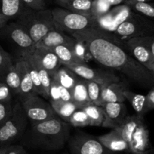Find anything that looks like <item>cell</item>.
I'll return each mask as SVG.
<instances>
[{
	"instance_id": "cell-23",
	"label": "cell",
	"mask_w": 154,
	"mask_h": 154,
	"mask_svg": "<svg viewBox=\"0 0 154 154\" xmlns=\"http://www.w3.org/2000/svg\"><path fill=\"white\" fill-rule=\"evenodd\" d=\"M144 120V117L135 114V115H128L123 122L121 126L118 128H116L122 138L127 142L129 145V142L132 138V134L135 132V129L141 121Z\"/></svg>"
},
{
	"instance_id": "cell-33",
	"label": "cell",
	"mask_w": 154,
	"mask_h": 154,
	"mask_svg": "<svg viewBox=\"0 0 154 154\" xmlns=\"http://www.w3.org/2000/svg\"><path fill=\"white\" fill-rule=\"evenodd\" d=\"M129 6L136 13L154 20V2H136Z\"/></svg>"
},
{
	"instance_id": "cell-46",
	"label": "cell",
	"mask_w": 154,
	"mask_h": 154,
	"mask_svg": "<svg viewBox=\"0 0 154 154\" xmlns=\"http://www.w3.org/2000/svg\"><path fill=\"white\" fill-rule=\"evenodd\" d=\"M111 6L113 5H119L121 4H125L126 0H106Z\"/></svg>"
},
{
	"instance_id": "cell-25",
	"label": "cell",
	"mask_w": 154,
	"mask_h": 154,
	"mask_svg": "<svg viewBox=\"0 0 154 154\" xmlns=\"http://www.w3.org/2000/svg\"><path fill=\"white\" fill-rule=\"evenodd\" d=\"M50 103L59 102H72V91L60 85L58 82L51 80V87L49 91Z\"/></svg>"
},
{
	"instance_id": "cell-12",
	"label": "cell",
	"mask_w": 154,
	"mask_h": 154,
	"mask_svg": "<svg viewBox=\"0 0 154 154\" xmlns=\"http://www.w3.org/2000/svg\"><path fill=\"white\" fill-rule=\"evenodd\" d=\"M101 107L104 112L102 127L111 129L120 127L128 116L127 108L124 102H110L104 104Z\"/></svg>"
},
{
	"instance_id": "cell-49",
	"label": "cell",
	"mask_w": 154,
	"mask_h": 154,
	"mask_svg": "<svg viewBox=\"0 0 154 154\" xmlns=\"http://www.w3.org/2000/svg\"><path fill=\"white\" fill-rule=\"evenodd\" d=\"M147 69H148L149 71H150V73H151V75H153V79H154V62H153V63H151V64H150V66H147Z\"/></svg>"
},
{
	"instance_id": "cell-50",
	"label": "cell",
	"mask_w": 154,
	"mask_h": 154,
	"mask_svg": "<svg viewBox=\"0 0 154 154\" xmlns=\"http://www.w3.org/2000/svg\"><path fill=\"white\" fill-rule=\"evenodd\" d=\"M8 146H3V147H0V154H5L6 151L8 150Z\"/></svg>"
},
{
	"instance_id": "cell-35",
	"label": "cell",
	"mask_w": 154,
	"mask_h": 154,
	"mask_svg": "<svg viewBox=\"0 0 154 154\" xmlns=\"http://www.w3.org/2000/svg\"><path fill=\"white\" fill-rule=\"evenodd\" d=\"M111 5L106 0H93L91 17L93 19L105 14L111 10Z\"/></svg>"
},
{
	"instance_id": "cell-7",
	"label": "cell",
	"mask_w": 154,
	"mask_h": 154,
	"mask_svg": "<svg viewBox=\"0 0 154 154\" xmlns=\"http://www.w3.org/2000/svg\"><path fill=\"white\" fill-rule=\"evenodd\" d=\"M70 154H120L108 150L97 137L84 132H77L68 141Z\"/></svg>"
},
{
	"instance_id": "cell-45",
	"label": "cell",
	"mask_w": 154,
	"mask_h": 154,
	"mask_svg": "<svg viewBox=\"0 0 154 154\" xmlns=\"http://www.w3.org/2000/svg\"><path fill=\"white\" fill-rule=\"evenodd\" d=\"M9 20H10V18L2 14H0V29L2 28H3L8 23Z\"/></svg>"
},
{
	"instance_id": "cell-41",
	"label": "cell",
	"mask_w": 154,
	"mask_h": 154,
	"mask_svg": "<svg viewBox=\"0 0 154 154\" xmlns=\"http://www.w3.org/2000/svg\"><path fill=\"white\" fill-rule=\"evenodd\" d=\"M12 93L9 87L4 83L0 82V102L11 101Z\"/></svg>"
},
{
	"instance_id": "cell-28",
	"label": "cell",
	"mask_w": 154,
	"mask_h": 154,
	"mask_svg": "<svg viewBox=\"0 0 154 154\" xmlns=\"http://www.w3.org/2000/svg\"><path fill=\"white\" fill-rule=\"evenodd\" d=\"M110 11H111V16H112L113 33L119 25L129 19L134 13V11L129 5L125 4L116 5V7H114L113 9H111Z\"/></svg>"
},
{
	"instance_id": "cell-4",
	"label": "cell",
	"mask_w": 154,
	"mask_h": 154,
	"mask_svg": "<svg viewBox=\"0 0 154 154\" xmlns=\"http://www.w3.org/2000/svg\"><path fill=\"white\" fill-rule=\"evenodd\" d=\"M28 120L19 101L13 106L8 119L0 126V147L11 145L20 139L25 133Z\"/></svg>"
},
{
	"instance_id": "cell-18",
	"label": "cell",
	"mask_w": 154,
	"mask_h": 154,
	"mask_svg": "<svg viewBox=\"0 0 154 154\" xmlns=\"http://www.w3.org/2000/svg\"><path fill=\"white\" fill-rule=\"evenodd\" d=\"M75 41L76 39L72 35H68L66 33L54 29L50 31L42 40L39 41L35 45L47 49H51L59 45L72 46Z\"/></svg>"
},
{
	"instance_id": "cell-32",
	"label": "cell",
	"mask_w": 154,
	"mask_h": 154,
	"mask_svg": "<svg viewBox=\"0 0 154 154\" xmlns=\"http://www.w3.org/2000/svg\"><path fill=\"white\" fill-rule=\"evenodd\" d=\"M84 81H85L86 85H87V93H88V97L90 103L101 106V95H102V91L104 85H105V84H99V83L92 81H87V80H84Z\"/></svg>"
},
{
	"instance_id": "cell-52",
	"label": "cell",
	"mask_w": 154,
	"mask_h": 154,
	"mask_svg": "<svg viewBox=\"0 0 154 154\" xmlns=\"http://www.w3.org/2000/svg\"><path fill=\"white\" fill-rule=\"evenodd\" d=\"M63 154H69V153H63Z\"/></svg>"
},
{
	"instance_id": "cell-51",
	"label": "cell",
	"mask_w": 154,
	"mask_h": 154,
	"mask_svg": "<svg viewBox=\"0 0 154 154\" xmlns=\"http://www.w3.org/2000/svg\"><path fill=\"white\" fill-rule=\"evenodd\" d=\"M145 154H154V147H150V148L146 152Z\"/></svg>"
},
{
	"instance_id": "cell-2",
	"label": "cell",
	"mask_w": 154,
	"mask_h": 154,
	"mask_svg": "<svg viewBox=\"0 0 154 154\" xmlns=\"http://www.w3.org/2000/svg\"><path fill=\"white\" fill-rule=\"evenodd\" d=\"M70 136V125L57 116L45 121L32 123L23 143L31 149L58 150L64 147Z\"/></svg>"
},
{
	"instance_id": "cell-15",
	"label": "cell",
	"mask_w": 154,
	"mask_h": 154,
	"mask_svg": "<svg viewBox=\"0 0 154 154\" xmlns=\"http://www.w3.org/2000/svg\"><path fill=\"white\" fill-rule=\"evenodd\" d=\"M14 65L20 75V93L18 95L20 97V101H22L23 99H26L31 95H37L35 91L34 85L27 70L26 60L20 57Z\"/></svg>"
},
{
	"instance_id": "cell-24",
	"label": "cell",
	"mask_w": 154,
	"mask_h": 154,
	"mask_svg": "<svg viewBox=\"0 0 154 154\" xmlns=\"http://www.w3.org/2000/svg\"><path fill=\"white\" fill-rule=\"evenodd\" d=\"M26 9L22 0H0V14L10 19L17 18Z\"/></svg>"
},
{
	"instance_id": "cell-34",
	"label": "cell",
	"mask_w": 154,
	"mask_h": 154,
	"mask_svg": "<svg viewBox=\"0 0 154 154\" xmlns=\"http://www.w3.org/2000/svg\"><path fill=\"white\" fill-rule=\"evenodd\" d=\"M69 123L75 127H85L90 126V119L82 108H78L72 115Z\"/></svg>"
},
{
	"instance_id": "cell-39",
	"label": "cell",
	"mask_w": 154,
	"mask_h": 154,
	"mask_svg": "<svg viewBox=\"0 0 154 154\" xmlns=\"http://www.w3.org/2000/svg\"><path fill=\"white\" fill-rule=\"evenodd\" d=\"M24 5L33 11H41L46 8L45 0H22Z\"/></svg>"
},
{
	"instance_id": "cell-36",
	"label": "cell",
	"mask_w": 154,
	"mask_h": 154,
	"mask_svg": "<svg viewBox=\"0 0 154 154\" xmlns=\"http://www.w3.org/2000/svg\"><path fill=\"white\" fill-rule=\"evenodd\" d=\"M24 60H26L27 70H28L29 74L30 75V78H31L32 81L33 85H34L35 93L37 95H38V96H42V85H41L40 79H39V75L38 73L37 69H35V67L29 60H26V59H24Z\"/></svg>"
},
{
	"instance_id": "cell-30",
	"label": "cell",
	"mask_w": 154,
	"mask_h": 154,
	"mask_svg": "<svg viewBox=\"0 0 154 154\" xmlns=\"http://www.w3.org/2000/svg\"><path fill=\"white\" fill-rule=\"evenodd\" d=\"M82 109L87 113L90 119V126H102L104 120V112L102 107L90 103L83 107Z\"/></svg>"
},
{
	"instance_id": "cell-38",
	"label": "cell",
	"mask_w": 154,
	"mask_h": 154,
	"mask_svg": "<svg viewBox=\"0 0 154 154\" xmlns=\"http://www.w3.org/2000/svg\"><path fill=\"white\" fill-rule=\"evenodd\" d=\"M13 110L11 101L0 102V126L8 119Z\"/></svg>"
},
{
	"instance_id": "cell-40",
	"label": "cell",
	"mask_w": 154,
	"mask_h": 154,
	"mask_svg": "<svg viewBox=\"0 0 154 154\" xmlns=\"http://www.w3.org/2000/svg\"><path fill=\"white\" fill-rule=\"evenodd\" d=\"M11 64H13L11 57L0 45V71L3 70Z\"/></svg>"
},
{
	"instance_id": "cell-1",
	"label": "cell",
	"mask_w": 154,
	"mask_h": 154,
	"mask_svg": "<svg viewBox=\"0 0 154 154\" xmlns=\"http://www.w3.org/2000/svg\"><path fill=\"white\" fill-rule=\"evenodd\" d=\"M85 45L92 58L103 66L115 69L144 87L154 85L150 71L129 56L123 48V42L114 34L95 27L76 32L72 35Z\"/></svg>"
},
{
	"instance_id": "cell-22",
	"label": "cell",
	"mask_w": 154,
	"mask_h": 154,
	"mask_svg": "<svg viewBox=\"0 0 154 154\" xmlns=\"http://www.w3.org/2000/svg\"><path fill=\"white\" fill-rule=\"evenodd\" d=\"M79 77L66 66L62 65L54 74L51 78L58 82L60 85L72 91Z\"/></svg>"
},
{
	"instance_id": "cell-29",
	"label": "cell",
	"mask_w": 154,
	"mask_h": 154,
	"mask_svg": "<svg viewBox=\"0 0 154 154\" xmlns=\"http://www.w3.org/2000/svg\"><path fill=\"white\" fill-rule=\"evenodd\" d=\"M57 115L61 120L69 123L73 113L78 109V107L73 102H59L50 103Z\"/></svg>"
},
{
	"instance_id": "cell-53",
	"label": "cell",
	"mask_w": 154,
	"mask_h": 154,
	"mask_svg": "<svg viewBox=\"0 0 154 154\" xmlns=\"http://www.w3.org/2000/svg\"><path fill=\"white\" fill-rule=\"evenodd\" d=\"M126 154H131V153H126Z\"/></svg>"
},
{
	"instance_id": "cell-6",
	"label": "cell",
	"mask_w": 154,
	"mask_h": 154,
	"mask_svg": "<svg viewBox=\"0 0 154 154\" xmlns=\"http://www.w3.org/2000/svg\"><path fill=\"white\" fill-rule=\"evenodd\" d=\"M113 34L121 42L133 38L151 35L154 34V23L134 11L129 19L118 26Z\"/></svg>"
},
{
	"instance_id": "cell-5",
	"label": "cell",
	"mask_w": 154,
	"mask_h": 154,
	"mask_svg": "<svg viewBox=\"0 0 154 154\" xmlns=\"http://www.w3.org/2000/svg\"><path fill=\"white\" fill-rule=\"evenodd\" d=\"M52 14L56 29L71 35L76 32L95 26V20L91 17L75 13L64 8L53 9Z\"/></svg>"
},
{
	"instance_id": "cell-47",
	"label": "cell",
	"mask_w": 154,
	"mask_h": 154,
	"mask_svg": "<svg viewBox=\"0 0 154 154\" xmlns=\"http://www.w3.org/2000/svg\"><path fill=\"white\" fill-rule=\"evenodd\" d=\"M151 1V0H126L125 2V5H129L131 4H133V3L136 2H148Z\"/></svg>"
},
{
	"instance_id": "cell-3",
	"label": "cell",
	"mask_w": 154,
	"mask_h": 154,
	"mask_svg": "<svg viewBox=\"0 0 154 154\" xmlns=\"http://www.w3.org/2000/svg\"><path fill=\"white\" fill-rule=\"evenodd\" d=\"M16 22L26 30L35 45L42 40L50 31L55 29L52 10L47 8L33 11L26 8L17 18Z\"/></svg>"
},
{
	"instance_id": "cell-16",
	"label": "cell",
	"mask_w": 154,
	"mask_h": 154,
	"mask_svg": "<svg viewBox=\"0 0 154 154\" xmlns=\"http://www.w3.org/2000/svg\"><path fill=\"white\" fill-rule=\"evenodd\" d=\"M127 87L123 82H113L104 85L100 99V105L110 102L123 103L126 101L123 92Z\"/></svg>"
},
{
	"instance_id": "cell-37",
	"label": "cell",
	"mask_w": 154,
	"mask_h": 154,
	"mask_svg": "<svg viewBox=\"0 0 154 154\" xmlns=\"http://www.w3.org/2000/svg\"><path fill=\"white\" fill-rule=\"evenodd\" d=\"M72 49H73V51L74 53H75V56H76L78 59L82 60L84 63H87V62L89 60V58H92L91 55H90V53H89L87 47H86L85 45H84L83 42H81V41L77 40L76 39V41H75V42L74 43V45H72Z\"/></svg>"
},
{
	"instance_id": "cell-8",
	"label": "cell",
	"mask_w": 154,
	"mask_h": 154,
	"mask_svg": "<svg viewBox=\"0 0 154 154\" xmlns=\"http://www.w3.org/2000/svg\"><path fill=\"white\" fill-rule=\"evenodd\" d=\"M20 102L27 118L32 123L45 121L57 117L51 104L39 97L38 95H31Z\"/></svg>"
},
{
	"instance_id": "cell-42",
	"label": "cell",
	"mask_w": 154,
	"mask_h": 154,
	"mask_svg": "<svg viewBox=\"0 0 154 154\" xmlns=\"http://www.w3.org/2000/svg\"><path fill=\"white\" fill-rule=\"evenodd\" d=\"M138 38L141 42H143L149 48V50H150V52L152 53L154 57V34L151 35Z\"/></svg>"
},
{
	"instance_id": "cell-44",
	"label": "cell",
	"mask_w": 154,
	"mask_h": 154,
	"mask_svg": "<svg viewBox=\"0 0 154 154\" xmlns=\"http://www.w3.org/2000/svg\"><path fill=\"white\" fill-rule=\"evenodd\" d=\"M146 96H147L149 108L151 111V110L154 109V88L152 89Z\"/></svg>"
},
{
	"instance_id": "cell-14",
	"label": "cell",
	"mask_w": 154,
	"mask_h": 154,
	"mask_svg": "<svg viewBox=\"0 0 154 154\" xmlns=\"http://www.w3.org/2000/svg\"><path fill=\"white\" fill-rule=\"evenodd\" d=\"M129 147L131 154H145L151 147L149 131L144 120L138 125L132 134Z\"/></svg>"
},
{
	"instance_id": "cell-21",
	"label": "cell",
	"mask_w": 154,
	"mask_h": 154,
	"mask_svg": "<svg viewBox=\"0 0 154 154\" xmlns=\"http://www.w3.org/2000/svg\"><path fill=\"white\" fill-rule=\"evenodd\" d=\"M21 58H24L26 60H29L33 66L37 69L38 73L39 75V79H40L41 85H42V96L45 99H48L49 98V91L50 87L51 84V76L47 70H45L38 62H36L32 57L26 54H20Z\"/></svg>"
},
{
	"instance_id": "cell-26",
	"label": "cell",
	"mask_w": 154,
	"mask_h": 154,
	"mask_svg": "<svg viewBox=\"0 0 154 154\" xmlns=\"http://www.w3.org/2000/svg\"><path fill=\"white\" fill-rule=\"evenodd\" d=\"M49 50L52 51L56 54L62 64H87L75 56L72 46L59 45Z\"/></svg>"
},
{
	"instance_id": "cell-17",
	"label": "cell",
	"mask_w": 154,
	"mask_h": 154,
	"mask_svg": "<svg viewBox=\"0 0 154 154\" xmlns=\"http://www.w3.org/2000/svg\"><path fill=\"white\" fill-rule=\"evenodd\" d=\"M98 140L108 150L116 153H129L127 142L122 138L117 129H112L108 133L97 137Z\"/></svg>"
},
{
	"instance_id": "cell-27",
	"label": "cell",
	"mask_w": 154,
	"mask_h": 154,
	"mask_svg": "<svg viewBox=\"0 0 154 154\" xmlns=\"http://www.w3.org/2000/svg\"><path fill=\"white\" fill-rule=\"evenodd\" d=\"M72 102L78 107L82 108L83 107L90 103L87 93V85L85 81L81 78H78V81L72 90Z\"/></svg>"
},
{
	"instance_id": "cell-9",
	"label": "cell",
	"mask_w": 154,
	"mask_h": 154,
	"mask_svg": "<svg viewBox=\"0 0 154 154\" xmlns=\"http://www.w3.org/2000/svg\"><path fill=\"white\" fill-rule=\"evenodd\" d=\"M75 72L79 78L87 81H92L102 84H108L118 82L120 78L111 72L94 69L87 64H63Z\"/></svg>"
},
{
	"instance_id": "cell-11",
	"label": "cell",
	"mask_w": 154,
	"mask_h": 154,
	"mask_svg": "<svg viewBox=\"0 0 154 154\" xmlns=\"http://www.w3.org/2000/svg\"><path fill=\"white\" fill-rule=\"evenodd\" d=\"M0 33L19 47L20 51L29 50L35 45L26 30L17 22L6 24L0 29Z\"/></svg>"
},
{
	"instance_id": "cell-20",
	"label": "cell",
	"mask_w": 154,
	"mask_h": 154,
	"mask_svg": "<svg viewBox=\"0 0 154 154\" xmlns=\"http://www.w3.org/2000/svg\"><path fill=\"white\" fill-rule=\"evenodd\" d=\"M126 100H128L132 105L137 115L144 117L148 111H150L147 96L141 94H138L132 92L129 89H126L123 92Z\"/></svg>"
},
{
	"instance_id": "cell-31",
	"label": "cell",
	"mask_w": 154,
	"mask_h": 154,
	"mask_svg": "<svg viewBox=\"0 0 154 154\" xmlns=\"http://www.w3.org/2000/svg\"><path fill=\"white\" fill-rule=\"evenodd\" d=\"M93 0H70L64 8L84 16L91 17Z\"/></svg>"
},
{
	"instance_id": "cell-48",
	"label": "cell",
	"mask_w": 154,
	"mask_h": 154,
	"mask_svg": "<svg viewBox=\"0 0 154 154\" xmlns=\"http://www.w3.org/2000/svg\"><path fill=\"white\" fill-rule=\"evenodd\" d=\"M54 1H55L60 7L64 8L65 6L66 5V4H67L70 0H54Z\"/></svg>"
},
{
	"instance_id": "cell-13",
	"label": "cell",
	"mask_w": 154,
	"mask_h": 154,
	"mask_svg": "<svg viewBox=\"0 0 154 154\" xmlns=\"http://www.w3.org/2000/svg\"><path fill=\"white\" fill-rule=\"evenodd\" d=\"M123 48H126L134 59L146 68L154 62L152 53L138 38H133L123 42Z\"/></svg>"
},
{
	"instance_id": "cell-43",
	"label": "cell",
	"mask_w": 154,
	"mask_h": 154,
	"mask_svg": "<svg viewBox=\"0 0 154 154\" xmlns=\"http://www.w3.org/2000/svg\"><path fill=\"white\" fill-rule=\"evenodd\" d=\"M5 154H27L24 147L21 145H9Z\"/></svg>"
},
{
	"instance_id": "cell-19",
	"label": "cell",
	"mask_w": 154,
	"mask_h": 154,
	"mask_svg": "<svg viewBox=\"0 0 154 154\" xmlns=\"http://www.w3.org/2000/svg\"><path fill=\"white\" fill-rule=\"evenodd\" d=\"M0 82L9 87L12 94L18 96L20 93V75L14 63L0 71Z\"/></svg>"
},
{
	"instance_id": "cell-10",
	"label": "cell",
	"mask_w": 154,
	"mask_h": 154,
	"mask_svg": "<svg viewBox=\"0 0 154 154\" xmlns=\"http://www.w3.org/2000/svg\"><path fill=\"white\" fill-rule=\"evenodd\" d=\"M20 54H26L32 57L45 70L48 71L51 77L63 65L52 51L36 45L29 50L20 51Z\"/></svg>"
}]
</instances>
